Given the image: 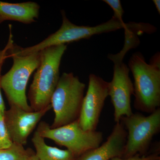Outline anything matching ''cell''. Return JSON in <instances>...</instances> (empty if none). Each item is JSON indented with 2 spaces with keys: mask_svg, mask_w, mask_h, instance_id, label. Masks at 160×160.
Returning <instances> with one entry per match:
<instances>
[{
  "mask_svg": "<svg viewBox=\"0 0 160 160\" xmlns=\"http://www.w3.org/2000/svg\"><path fill=\"white\" fill-rule=\"evenodd\" d=\"M66 49V45H61L39 52V64L28 94L32 111H42L52 107V97L59 80L60 64Z\"/></svg>",
  "mask_w": 160,
  "mask_h": 160,
  "instance_id": "cell-1",
  "label": "cell"
},
{
  "mask_svg": "<svg viewBox=\"0 0 160 160\" xmlns=\"http://www.w3.org/2000/svg\"><path fill=\"white\" fill-rule=\"evenodd\" d=\"M128 66L134 78L135 107L150 114L160 106V53L154 55L148 64L141 52H135Z\"/></svg>",
  "mask_w": 160,
  "mask_h": 160,
  "instance_id": "cell-2",
  "label": "cell"
},
{
  "mask_svg": "<svg viewBox=\"0 0 160 160\" xmlns=\"http://www.w3.org/2000/svg\"><path fill=\"white\" fill-rule=\"evenodd\" d=\"M9 55L12 58L13 65L6 74L0 75V88L4 91L10 107L33 111L27 102L26 89L30 76L39 64L40 52L19 54L12 44Z\"/></svg>",
  "mask_w": 160,
  "mask_h": 160,
  "instance_id": "cell-3",
  "label": "cell"
},
{
  "mask_svg": "<svg viewBox=\"0 0 160 160\" xmlns=\"http://www.w3.org/2000/svg\"><path fill=\"white\" fill-rule=\"evenodd\" d=\"M86 85L72 72H64L51 98L54 112L52 128H58L73 122L79 118Z\"/></svg>",
  "mask_w": 160,
  "mask_h": 160,
  "instance_id": "cell-4",
  "label": "cell"
},
{
  "mask_svg": "<svg viewBox=\"0 0 160 160\" xmlns=\"http://www.w3.org/2000/svg\"><path fill=\"white\" fill-rule=\"evenodd\" d=\"M62 22L57 31L34 46L26 48H19L17 46V52L20 54H31L51 46L66 45V43L89 38L95 35L124 29L126 27V23L124 21H120L113 16L109 21L98 26H78L68 19L65 12L62 11Z\"/></svg>",
  "mask_w": 160,
  "mask_h": 160,
  "instance_id": "cell-5",
  "label": "cell"
},
{
  "mask_svg": "<svg viewBox=\"0 0 160 160\" xmlns=\"http://www.w3.org/2000/svg\"><path fill=\"white\" fill-rule=\"evenodd\" d=\"M36 131L44 139H49L59 146L66 147L77 158L99 147L103 140L102 132L85 131L81 128L78 120L56 128H51L43 121L39 123Z\"/></svg>",
  "mask_w": 160,
  "mask_h": 160,
  "instance_id": "cell-6",
  "label": "cell"
},
{
  "mask_svg": "<svg viewBox=\"0 0 160 160\" xmlns=\"http://www.w3.org/2000/svg\"><path fill=\"white\" fill-rule=\"evenodd\" d=\"M132 48L124 43L122 49L116 54H109L108 58L114 64L113 77L109 82V96L114 109V118L119 122L122 118L132 114L131 98L134 94L133 84L129 78L128 66L123 62L125 55Z\"/></svg>",
  "mask_w": 160,
  "mask_h": 160,
  "instance_id": "cell-7",
  "label": "cell"
},
{
  "mask_svg": "<svg viewBox=\"0 0 160 160\" xmlns=\"http://www.w3.org/2000/svg\"><path fill=\"white\" fill-rule=\"evenodd\" d=\"M120 122L127 130V136L122 158H127L137 154L142 156L149 149L152 141L160 129V109L143 115L132 113L124 117Z\"/></svg>",
  "mask_w": 160,
  "mask_h": 160,
  "instance_id": "cell-8",
  "label": "cell"
},
{
  "mask_svg": "<svg viewBox=\"0 0 160 160\" xmlns=\"http://www.w3.org/2000/svg\"><path fill=\"white\" fill-rule=\"evenodd\" d=\"M109 96V82L94 74L89 76V85L83 99L78 122L85 131H95L106 98Z\"/></svg>",
  "mask_w": 160,
  "mask_h": 160,
  "instance_id": "cell-9",
  "label": "cell"
},
{
  "mask_svg": "<svg viewBox=\"0 0 160 160\" xmlns=\"http://www.w3.org/2000/svg\"><path fill=\"white\" fill-rule=\"evenodd\" d=\"M52 107L40 111H26L11 106L5 110L4 118L6 128L12 143L24 146L29 135L42 118Z\"/></svg>",
  "mask_w": 160,
  "mask_h": 160,
  "instance_id": "cell-10",
  "label": "cell"
},
{
  "mask_svg": "<svg viewBox=\"0 0 160 160\" xmlns=\"http://www.w3.org/2000/svg\"><path fill=\"white\" fill-rule=\"evenodd\" d=\"M127 136V131L122 123H116L105 142L83 153L76 160H110L122 158Z\"/></svg>",
  "mask_w": 160,
  "mask_h": 160,
  "instance_id": "cell-11",
  "label": "cell"
},
{
  "mask_svg": "<svg viewBox=\"0 0 160 160\" xmlns=\"http://www.w3.org/2000/svg\"><path fill=\"white\" fill-rule=\"evenodd\" d=\"M40 6L32 2L10 3L0 1V24L6 21L31 24L38 18Z\"/></svg>",
  "mask_w": 160,
  "mask_h": 160,
  "instance_id": "cell-12",
  "label": "cell"
},
{
  "mask_svg": "<svg viewBox=\"0 0 160 160\" xmlns=\"http://www.w3.org/2000/svg\"><path fill=\"white\" fill-rule=\"evenodd\" d=\"M39 160H76L77 158L68 149H61L48 146L44 138L36 131L32 138Z\"/></svg>",
  "mask_w": 160,
  "mask_h": 160,
  "instance_id": "cell-13",
  "label": "cell"
},
{
  "mask_svg": "<svg viewBox=\"0 0 160 160\" xmlns=\"http://www.w3.org/2000/svg\"><path fill=\"white\" fill-rule=\"evenodd\" d=\"M35 154L31 148L13 143L8 149H0V160H29Z\"/></svg>",
  "mask_w": 160,
  "mask_h": 160,
  "instance_id": "cell-14",
  "label": "cell"
},
{
  "mask_svg": "<svg viewBox=\"0 0 160 160\" xmlns=\"http://www.w3.org/2000/svg\"><path fill=\"white\" fill-rule=\"evenodd\" d=\"M12 144L6 128L4 113L0 110V149H8Z\"/></svg>",
  "mask_w": 160,
  "mask_h": 160,
  "instance_id": "cell-15",
  "label": "cell"
},
{
  "mask_svg": "<svg viewBox=\"0 0 160 160\" xmlns=\"http://www.w3.org/2000/svg\"><path fill=\"white\" fill-rule=\"evenodd\" d=\"M113 10L115 17L121 21H122L124 10L120 0H103Z\"/></svg>",
  "mask_w": 160,
  "mask_h": 160,
  "instance_id": "cell-16",
  "label": "cell"
},
{
  "mask_svg": "<svg viewBox=\"0 0 160 160\" xmlns=\"http://www.w3.org/2000/svg\"><path fill=\"white\" fill-rule=\"evenodd\" d=\"M110 160H160L158 156L154 155H151L149 156H141L137 154L132 157L124 158L116 157L113 158Z\"/></svg>",
  "mask_w": 160,
  "mask_h": 160,
  "instance_id": "cell-17",
  "label": "cell"
},
{
  "mask_svg": "<svg viewBox=\"0 0 160 160\" xmlns=\"http://www.w3.org/2000/svg\"><path fill=\"white\" fill-rule=\"evenodd\" d=\"M6 110V106H5V103L3 100L1 92V88H0V110L4 113Z\"/></svg>",
  "mask_w": 160,
  "mask_h": 160,
  "instance_id": "cell-18",
  "label": "cell"
},
{
  "mask_svg": "<svg viewBox=\"0 0 160 160\" xmlns=\"http://www.w3.org/2000/svg\"><path fill=\"white\" fill-rule=\"evenodd\" d=\"M153 2L154 3L157 10L159 14H160V0H153Z\"/></svg>",
  "mask_w": 160,
  "mask_h": 160,
  "instance_id": "cell-19",
  "label": "cell"
},
{
  "mask_svg": "<svg viewBox=\"0 0 160 160\" xmlns=\"http://www.w3.org/2000/svg\"><path fill=\"white\" fill-rule=\"evenodd\" d=\"M29 160H39L37 158V157L36 156V154L34 155L31 158H30V159Z\"/></svg>",
  "mask_w": 160,
  "mask_h": 160,
  "instance_id": "cell-20",
  "label": "cell"
}]
</instances>
